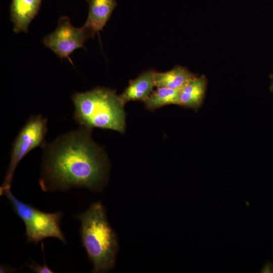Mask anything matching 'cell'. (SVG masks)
I'll return each instance as SVG.
<instances>
[{
    "label": "cell",
    "instance_id": "6da1fadb",
    "mask_svg": "<svg viewBox=\"0 0 273 273\" xmlns=\"http://www.w3.org/2000/svg\"><path fill=\"white\" fill-rule=\"evenodd\" d=\"M91 130L81 127L44 143L39 180L42 191H64L74 188L103 190L109 163L104 150L92 139Z\"/></svg>",
    "mask_w": 273,
    "mask_h": 273
},
{
    "label": "cell",
    "instance_id": "7a4b0ae2",
    "mask_svg": "<svg viewBox=\"0 0 273 273\" xmlns=\"http://www.w3.org/2000/svg\"><path fill=\"white\" fill-rule=\"evenodd\" d=\"M75 217L81 224L82 245L93 264L92 272H108L115 265L118 244L104 207L100 202H95Z\"/></svg>",
    "mask_w": 273,
    "mask_h": 273
},
{
    "label": "cell",
    "instance_id": "3957f363",
    "mask_svg": "<svg viewBox=\"0 0 273 273\" xmlns=\"http://www.w3.org/2000/svg\"><path fill=\"white\" fill-rule=\"evenodd\" d=\"M71 99L74 106V119L81 127L124 132L125 104L115 89L98 87L75 93Z\"/></svg>",
    "mask_w": 273,
    "mask_h": 273
},
{
    "label": "cell",
    "instance_id": "277c9868",
    "mask_svg": "<svg viewBox=\"0 0 273 273\" xmlns=\"http://www.w3.org/2000/svg\"><path fill=\"white\" fill-rule=\"evenodd\" d=\"M4 194L9 200L15 213L25 224L27 242L37 244L47 238L53 237L63 243H66L60 226L63 217L62 212L47 213L37 209L18 199L12 193L11 188L5 190Z\"/></svg>",
    "mask_w": 273,
    "mask_h": 273
},
{
    "label": "cell",
    "instance_id": "5b68a950",
    "mask_svg": "<svg viewBox=\"0 0 273 273\" xmlns=\"http://www.w3.org/2000/svg\"><path fill=\"white\" fill-rule=\"evenodd\" d=\"M47 119L40 115L30 117L18 133L14 142L11 153L9 165L1 187V195L11 188L13 175L19 163L32 150L44 144L47 132Z\"/></svg>",
    "mask_w": 273,
    "mask_h": 273
},
{
    "label": "cell",
    "instance_id": "8992f818",
    "mask_svg": "<svg viewBox=\"0 0 273 273\" xmlns=\"http://www.w3.org/2000/svg\"><path fill=\"white\" fill-rule=\"evenodd\" d=\"M89 36L82 26H73L67 16L61 17L56 29L42 39L44 46L60 59H67L73 65L70 55L76 49L85 48L84 43Z\"/></svg>",
    "mask_w": 273,
    "mask_h": 273
},
{
    "label": "cell",
    "instance_id": "52a82bcc",
    "mask_svg": "<svg viewBox=\"0 0 273 273\" xmlns=\"http://www.w3.org/2000/svg\"><path fill=\"white\" fill-rule=\"evenodd\" d=\"M89 6L88 15L83 25L89 37L99 35L117 6L116 0H86Z\"/></svg>",
    "mask_w": 273,
    "mask_h": 273
},
{
    "label": "cell",
    "instance_id": "ba28073f",
    "mask_svg": "<svg viewBox=\"0 0 273 273\" xmlns=\"http://www.w3.org/2000/svg\"><path fill=\"white\" fill-rule=\"evenodd\" d=\"M42 0H12L10 6L11 20L16 33H27L31 21L37 15Z\"/></svg>",
    "mask_w": 273,
    "mask_h": 273
},
{
    "label": "cell",
    "instance_id": "9c48e42d",
    "mask_svg": "<svg viewBox=\"0 0 273 273\" xmlns=\"http://www.w3.org/2000/svg\"><path fill=\"white\" fill-rule=\"evenodd\" d=\"M152 69L145 71L137 78L129 81L128 86L119 97L124 104L130 101L144 102L149 97L155 87L154 75Z\"/></svg>",
    "mask_w": 273,
    "mask_h": 273
},
{
    "label": "cell",
    "instance_id": "30bf717a",
    "mask_svg": "<svg viewBox=\"0 0 273 273\" xmlns=\"http://www.w3.org/2000/svg\"><path fill=\"white\" fill-rule=\"evenodd\" d=\"M206 85L205 76H196L180 89L178 105L194 109L199 108L202 104Z\"/></svg>",
    "mask_w": 273,
    "mask_h": 273
},
{
    "label": "cell",
    "instance_id": "8fae6325",
    "mask_svg": "<svg viewBox=\"0 0 273 273\" xmlns=\"http://www.w3.org/2000/svg\"><path fill=\"white\" fill-rule=\"evenodd\" d=\"M196 76L187 68L176 66L164 72L155 71V87H165L180 89Z\"/></svg>",
    "mask_w": 273,
    "mask_h": 273
},
{
    "label": "cell",
    "instance_id": "7c38bea8",
    "mask_svg": "<svg viewBox=\"0 0 273 273\" xmlns=\"http://www.w3.org/2000/svg\"><path fill=\"white\" fill-rule=\"evenodd\" d=\"M180 90L157 87L144 102L145 107L152 111L166 105H178Z\"/></svg>",
    "mask_w": 273,
    "mask_h": 273
},
{
    "label": "cell",
    "instance_id": "4fadbf2b",
    "mask_svg": "<svg viewBox=\"0 0 273 273\" xmlns=\"http://www.w3.org/2000/svg\"><path fill=\"white\" fill-rule=\"evenodd\" d=\"M28 266L33 272L35 273H53L55 272L46 263H44L43 265H41L35 262H33L28 264Z\"/></svg>",
    "mask_w": 273,
    "mask_h": 273
},
{
    "label": "cell",
    "instance_id": "5bb4252c",
    "mask_svg": "<svg viewBox=\"0 0 273 273\" xmlns=\"http://www.w3.org/2000/svg\"><path fill=\"white\" fill-rule=\"evenodd\" d=\"M261 271L263 272H273V263H266Z\"/></svg>",
    "mask_w": 273,
    "mask_h": 273
},
{
    "label": "cell",
    "instance_id": "9a60e30c",
    "mask_svg": "<svg viewBox=\"0 0 273 273\" xmlns=\"http://www.w3.org/2000/svg\"><path fill=\"white\" fill-rule=\"evenodd\" d=\"M15 270L14 269L11 268L10 267L6 265H1L0 267V272H11Z\"/></svg>",
    "mask_w": 273,
    "mask_h": 273
},
{
    "label": "cell",
    "instance_id": "2e32d148",
    "mask_svg": "<svg viewBox=\"0 0 273 273\" xmlns=\"http://www.w3.org/2000/svg\"><path fill=\"white\" fill-rule=\"evenodd\" d=\"M270 88H271V90L272 92L273 93V83H272V84H271V86Z\"/></svg>",
    "mask_w": 273,
    "mask_h": 273
}]
</instances>
